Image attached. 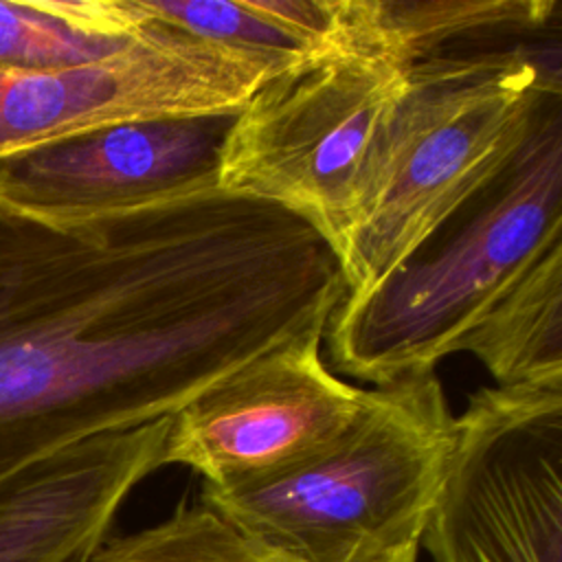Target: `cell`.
Masks as SVG:
<instances>
[{"label":"cell","mask_w":562,"mask_h":562,"mask_svg":"<svg viewBox=\"0 0 562 562\" xmlns=\"http://www.w3.org/2000/svg\"><path fill=\"white\" fill-rule=\"evenodd\" d=\"M342 294L331 246L268 202L213 191L81 224L0 209V479L171 417Z\"/></svg>","instance_id":"cell-1"},{"label":"cell","mask_w":562,"mask_h":562,"mask_svg":"<svg viewBox=\"0 0 562 562\" xmlns=\"http://www.w3.org/2000/svg\"><path fill=\"white\" fill-rule=\"evenodd\" d=\"M560 31L454 48L408 68L349 228L336 248L345 294L373 288L520 151L562 94Z\"/></svg>","instance_id":"cell-2"},{"label":"cell","mask_w":562,"mask_h":562,"mask_svg":"<svg viewBox=\"0 0 562 562\" xmlns=\"http://www.w3.org/2000/svg\"><path fill=\"white\" fill-rule=\"evenodd\" d=\"M562 241V94L516 158L373 288L325 325L336 369L384 386L435 371L492 305Z\"/></svg>","instance_id":"cell-3"},{"label":"cell","mask_w":562,"mask_h":562,"mask_svg":"<svg viewBox=\"0 0 562 562\" xmlns=\"http://www.w3.org/2000/svg\"><path fill=\"white\" fill-rule=\"evenodd\" d=\"M454 415L435 371L364 391L356 417L310 457L200 503L303 562H391L419 551L452 448Z\"/></svg>","instance_id":"cell-4"},{"label":"cell","mask_w":562,"mask_h":562,"mask_svg":"<svg viewBox=\"0 0 562 562\" xmlns=\"http://www.w3.org/2000/svg\"><path fill=\"white\" fill-rule=\"evenodd\" d=\"M411 66L327 53L263 81L233 114L217 189L279 206L340 246Z\"/></svg>","instance_id":"cell-5"},{"label":"cell","mask_w":562,"mask_h":562,"mask_svg":"<svg viewBox=\"0 0 562 562\" xmlns=\"http://www.w3.org/2000/svg\"><path fill=\"white\" fill-rule=\"evenodd\" d=\"M419 544L432 562H562V386L468 397Z\"/></svg>","instance_id":"cell-6"},{"label":"cell","mask_w":562,"mask_h":562,"mask_svg":"<svg viewBox=\"0 0 562 562\" xmlns=\"http://www.w3.org/2000/svg\"><path fill=\"white\" fill-rule=\"evenodd\" d=\"M292 64L147 22L97 61L0 68V156L119 123L233 114Z\"/></svg>","instance_id":"cell-7"},{"label":"cell","mask_w":562,"mask_h":562,"mask_svg":"<svg viewBox=\"0 0 562 562\" xmlns=\"http://www.w3.org/2000/svg\"><path fill=\"white\" fill-rule=\"evenodd\" d=\"M325 327L301 331L204 389L169 417L162 465H187L206 485L279 472L331 441L364 389L323 360Z\"/></svg>","instance_id":"cell-8"},{"label":"cell","mask_w":562,"mask_h":562,"mask_svg":"<svg viewBox=\"0 0 562 562\" xmlns=\"http://www.w3.org/2000/svg\"><path fill=\"white\" fill-rule=\"evenodd\" d=\"M233 114L119 123L4 154L0 209L81 224L220 191Z\"/></svg>","instance_id":"cell-9"},{"label":"cell","mask_w":562,"mask_h":562,"mask_svg":"<svg viewBox=\"0 0 562 562\" xmlns=\"http://www.w3.org/2000/svg\"><path fill=\"white\" fill-rule=\"evenodd\" d=\"M169 417L97 435L0 479V562H86L130 492L162 468Z\"/></svg>","instance_id":"cell-10"},{"label":"cell","mask_w":562,"mask_h":562,"mask_svg":"<svg viewBox=\"0 0 562 562\" xmlns=\"http://www.w3.org/2000/svg\"><path fill=\"white\" fill-rule=\"evenodd\" d=\"M558 31V0H340V53L375 55L400 66Z\"/></svg>","instance_id":"cell-11"},{"label":"cell","mask_w":562,"mask_h":562,"mask_svg":"<svg viewBox=\"0 0 562 562\" xmlns=\"http://www.w3.org/2000/svg\"><path fill=\"white\" fill-rule=\"evenodd\" d=\"M459 351L476 356L496 386H562V241L492 305Z\"/></svg>","instance_id":"cell-12"},{"label":"cell","mask_w":562,"mask_h":562,"mask_svg":"<svg viewBox=\"0 0 562 562\" xmlns=\"http://www.w3.org/2000/svg\"><path fill=\"white\" fill-rule=\"evenodd\" d=\"M145 26L134 0H0V68L53 70L97 61Z\"/></svg>","instance_id":"cell-13"},{"label":"cell","mask_w":562,"mask_h":562,"mask_svg":"<svg viewBox=\"0 0 562 562\" xmlns=\"http://www.w3.org/2000/svg\"><path fill=\"white\" fill-rule=\"evenodd\" d=\"M411 551L391 562H417ZM86 562H303L226 522L204 503H180L165 520L105 538Z\"/></svg>","instance_id":"cell-14"},{"label":"cell","mask_w":562,"mask_h":562,"mask_svg":"<svg viewBox=\"0 0 562 562\" xmlns=\"http://www.w3.org/2000/svg\"><path fill=\"white\" fill-rule=\"evenodd\" d=\"M143 20L189 37L292 61L316 57L310 46L257 13L248 0H134Z\"/></svg>","instance_id":"cell-15"}]
</instances>
